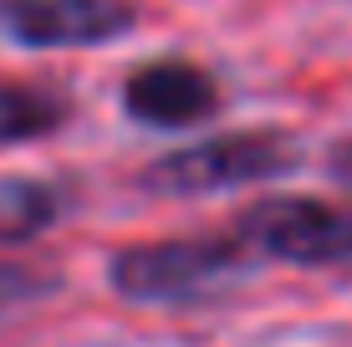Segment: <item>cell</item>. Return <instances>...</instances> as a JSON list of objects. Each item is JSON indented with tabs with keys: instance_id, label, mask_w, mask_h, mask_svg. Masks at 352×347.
<instances>
[{
	"instance_id": "1",
	"label": "cell",
	"mask_w": 352,
	"mask_h": 347,
	"mask_svg": "<svg viewBox=\"0 0 352 347\" xmlns=\"http://www.w3.org/2000/svg\"><path fill=\"white\" fill-rule=\"evenodd\" d=\"M256 260L261 256L235 230L143 240V245H123L107 260V286L133 306H189L245 281L256 271Z\"/></svg>"
},
{
	"instance_id": "2",
	"label": "cell",
	"mask_w": 352,
	"mask_h": 347,
	"mask_svg": "<svg viewBox=\"0 0 352 347\" xmlns=\"http://www.w3.org/2000/svg\"><path fill=\"white\" fill-rule=\"evenodd\" d=\"M296 164H301L296 138L271 133V128H245V133H214V138L184 143L174 153H159L138 174V189L164 199H194V194H220V189L271 184Z\"/></svg>"
},
{
	"instance_id": "3",
	"label": "cell",
	"mask_w": 352,
	"mask_h": 347,
	"mask_svg": "<svg viewBox=\"0 0 352 347\" xmlns=\"http://www.w3.org/2000/svg\"><path fill=\"white\" fill-rule=\"evenodd\" d=\"M261 260L307 271H342L352 266V205L332 199H301V194H271L240 210L230 225Z\"/></svg>"
},
{
	"instance_id": "4",
	"label": "cell",
	"mask_w": 352,
	"mask_h": 347,
	"mask_svg": "<svg viewBox=\"0 0 352 347\" xmlns=\"http://www.w3.org/2000/svg\"><path fill=\"white\" fill-rule=\"evenodd\" d=\"M138 26L133 0H0V41L26 52L107 46Z\"/></svg>"
},
{
	"instance_id": "5",
	"label": "cell",
	"mask_w": 352,
	"mask_h": 347,
	"mask_svg": "<svg viewBox=\"0 0 352 347\" xmlns=\"http://www.w3.org/2000/svg\"><path fill=\"white\" fill-rule=\"evenodd\" d=\"M225 107V92L214 71L184 56H159V62H138L123 77V113L138 128H159V133H179V128H199Z\"/></svg>"
},
{
	"instance_id": "6",
	"label": "cell",
	"mask_w": 352,
	"mask_h": 347,
	"mask_svg": "<svg viewBox=\"0 0 352 347\" xmlns=\"http://www.w3.org/2000/svg\"><path fill=\"white\" fill-rule=\"evenodd\" d=\"M77 102L52 82H0V148L62 133Z\"/></svg>"
},
{
	"instance_id": "7",
	"label": "cell",
	"mask_w": 352,
	"mask_h": 347,
	"mask_svg": "<svg viewBox=\"0 0 352 347\" xmlns=\"http://www.w3.org/2000/svg\"><path fill=\"white\" fill-rule=\"evenodd\" d=\"M67 214V189L52 179H0V245L46 235Z\"/></svg>"
},
{
	"instance_id": "8",
	"label": "cell",
	"mask_w": 352,
	"mask_h": 347,
	"mask_svg": "<svg viewBox=\"0 0 352 347\" xmlns=\"http://www.w3.org/2000/svg\"><path fill=\"white\" fill-rule=\"evenodd\" d=\"M56 286L62 281H56L52 271H36L26 260H0V317L21 312V306H31V302H46Z\"/></svg>"
},
{
	"instance_id": "9",
	"label": "cell",
	"mask_w": 352,
	"mask_h": 347,
	"mask_svg": "<svg viewBox=\"0 0 352 347\" xmlns=\"http://www.w3.org/2000/svg\"><path fill=\"white\" fill-rule=\"evenodd\" d=\"M327 164H332V179L352 184V138H342V143H337V148H332V159H327Z\"/></svg>"
}]
</instances>
